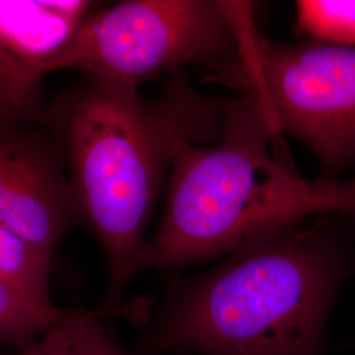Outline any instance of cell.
<instances>
[{"mask_svg":"<svg viewBox=\"0 0 355 355\" xmlns=\"http://www.w3.org/2000/svg\"><path fill=\"white\" fill-rule=\"evenodd\" d=\"M224 104L193 89L179 70L153 101L139 89L87 76L46 105L41 125L64 155L76 217L107 257L110 308L139 271L148 225L178 149L217 140Z\"/></svg>","mask_w":355,"mask_h":355,"instance_id":"1","label":"cell"},{"mask_svg":"<svg viewBox=\"0 0 355 355\" xmlns=\"http://www.w3.org/2000/svg\"><path fill=\"white\" fill-rule=\"evenodd\" d=\"M355 279V209L272 230L180 292L164 343L207 355H318L330 306Z\"/></svg>","mask_w":355,"mask_h":355,"instance_id":"2","label":"cell"},{"mask_svg":"<svg viewBox=\"0 0 355 355\" xmlns=\"http://www.w3.org/2000/svg\"><path fill=\"white\" fill-rule=\"evenodd\" d=\"M279 139L252 95L225 99L217 140L178 149L165 214L139 270L187 266L305 217L355 209V175L306 179L274 149Z\"/></svg>","mask_w":355,"mask_h":355,"instance_id":"3","label":"cell"},{"mask_svg":"<svg viewBox=\"0 0 355 355\" xmlns=\"http://www.w3.org/2000/svg\"><path fill=\"white\" fill-rule=\"evenodd\" d=\"M254 7L246 1L128 0L92 11L44 64V74L78 70L139 89L196 64H233Z\"/></svg>","mask_w":355,"mask_h":355,"instance_id":"4","label":"cell"},{"mask_svg":"<svg viewBox=\"0 0 355 355\" xmlns=\"http://www.w3.org/2000/svg\"><path fill=\"white\" fill-rule=\"evenodd\" d=\"M202 78L252 95L280 136L315 154L320 177L355 170V45L283 42L263 35L253 16L237 60Z\"/></svg>","mask_w":355,"mask_h":355,"instance_id":"5","label":"cell"},{"mask_svg":"<svg viewBox=\"0 0 355 355\" xmlns=\"http://www.w3.org/2000/svg\"><path fill=\"white\" fill-rule=\"evenodd\" d=\"M76 220L64 155L48 130L0 123V225L53 257Z\"/></svg>","mask_w":355,"mask_h":355,"instance_id":"6","label":"cell"},{"mask_svg":"<svg viewBox=\"0 0 355 355\" xmlns=\"http://www.w3.org/2000/svg\"><path fill=\"white\" fill-rule=\"evenodd\" d=\"M89 1L0 0V123L41 124L44 64L92 12Z\"/></svg>","mask_w":355,"mask_h":355,"instance_id":"7","label":"cell"},{"mask_svg":"<svg viewBox=\"0 0 355 355\" xmlns=\"http://www.w3.org/2000/svg\"><path fill=\"white\" fill-rule=\"evenodd\" d=\"M19 355H127L111 340L101 321L85 311L64 315Z\"/></svg>","mask_w":355,"mask_h":355,"instance_id":"8","label":"cell"},{"mask_svg":"<svg viewBox=\"0 0 355 355\" xmlns=\"http://www.w3.org/2000/svg\"><path fill=\"white\" fill-rule=\"evenodd\" d=\"M51 257L0 225V280L26 297L53 304L49 295Z\"/></svg>","mask_w":355,"mask_h":355,"instance_id":"9","label":"cell"},{"mask_svg":"<svg viewBox=\"0 0 355 355\" xmlns=\"http://www.w3.org/2000/svg\"><path fill=\"white\" fill-rule=\"evenodd\" d=\"M54 304H41L0 280V341L20 350L64 315Z\"/></svg>","mask_w":355,"mask_h":355,"instance_id":"10","label":"cell"},{"mask_svg":"<svg viewBox=\"0 0 355 355\" xmlns=\"http://www.w3.org/2000/svg\"><path fill=\"white\" fill-rule=\"evenodd\" d=\"M297 31L308 42L355 45V1H296Z\"/></svg>","mask_w":355,"mask_h":355,"instance_id":"11","label":"cell"}]
</instances>
